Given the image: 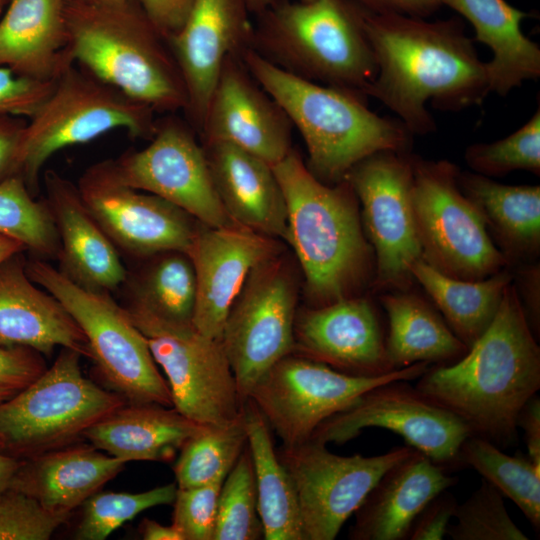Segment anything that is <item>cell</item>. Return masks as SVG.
Returning <instances> with one entry per match:
<instances>
[{"label": "cell", "mask_w": 540, "mask_h": 540, "mask_svg": "<svg viewBox=\"0 0 540 540\" xmlns=\"http://www.w3.org/2000/svg\"><path fill=\"white\" fill-rule=\"evenodd\" d=\"M241 58L303 137L306 165L322 182H340L354 165L374 153L409 150L412 134L404 124L374 113L365 97L295 76L251 48Z\"/></svg>", "instance_id": "277c9868"}, {"label": "cell", "mask_w": 540, "mask_h": 540, "mask_svg": "<svg viewBox=\"0 0 540 540\" xmlns=\"http://www.w3.org/2000/svg\"><path fill=\"white\" fill-rule=\"evenodd\" d=\"M22 252L0 264V346L50 354L69 348L90 358L86 337L61 304L27 275Z\"/></svg>", "instance_id": "cb8c5ba5"}, {"label": "cell", "mask_w": 540, "mask_h": 540, "mask_svg": "<svg viewBox=\"0 0 540 540\" xmlns=\"http://www.w3.org/2000/svg\"><path fill=\"white\" fill-rule=\"evenodd\" d=\"M259 539H264V532L258 512L253 461L247 444L220 488L213 540Z\"/></svg>", "instance_id": "f35d334b"}, {"label": "cell", "mask_w": 540, "mask_h": 540, "mask_svg": "<svg viewBox=\"0 0 540 540\" xmlns=\"http://www.w3.org/2000/svg\"><path fill=\"white\" fill-rule=\"evenodd\" d=\"M79 194L114 245L136 256L188 254L199 222L174 204L119 180L111 160L81 175Z\"/></svg>", "instance_id": "ac0fdd59"}, {"label": "cell", "mask_w": 540, "mask_h": 540, "mask_svg": "<svg viewBox=\"0 0 540 540\" xmlns=\"http://www.w3.org/2000/svg\"><path fill=\"white\" fill-rule=\"evenodd\" d=\"M413 450L389 467L355 511L351 540H405L423 507L458 478Z\"/></svg>", "instance_id": "d4e9b609"}, {"label": "cell", "mask_w": 540, "mask_h": 540, "mask_svg": "<svg viewBox=\"0 0 540 540\" xmlns=\"http://www.w3.org/2000/svg\"><path fill=\"white\" fill-rule=\"evenodd\" d=\"M462 466L476 470L483 479L512 500L535 531L540 530V466L518 452L510 456L484 438L470 435L461 446Z\"/></svg>", "instance_id": "e575fe53"}, {"label": "cell", "mask_w": 540, "mask_h": 540, "mask_svg": "<svg viewBox=\"0 0 540 540\" xmlns=\"http://www.w3.org/2000/svg\"><path fill=\"white\" fill-rule=\"evenodd\" d=\"M293 125L246 68L229 56L209 100L199 134L203 144L227 143L275 165L293 149Z\"/></svg>", "instance_id": "d6986e66"}, {"label": "cell", "mask_w": 540, "mask_h": 540, "mask_svg": "<svg viewBox=\"0 0 540 540\" xmlns=\"http://www.w3.org/2000/svg\"><path fill=\"white\" fill-rule=\"evenodd\" d=\"M177 491L176 482L139 492H97L81 506L82 513L74 538L104 540L124 523L142 511L172 504Z\"/></svg>", "instance_id": "ab89813d"}, {"label": "cell", "mask_w": 540, "mask_h": 540, "mask_svg": "<svg viewBox=\"0 0 540 540\" xmlns=\"http://www.w3.org/2000/svg\"><path fill=\"white\" fill-rule=\"evenodd\" d=\"M373 13H397L426 18L441 6V0H350Z\"/></svg>", "instance_id": "f907efd6"}, {"label": "cell", "mask_w": 540, "mask_h": 540, "mask_svg": "<svg viewBox=\"0 0 540 540\" xmlns=\"http://www.w3.org/2000/svg\"><path fill=\"white\" fill-rule=\"evenodd\" d=\"M189 123L169 117L157 121L150 143L111 160L124 184L154 194L209 227L238 225L216 192L203 146Z\"/></svg>", "instance_id": "e0dca14e"}, {"label": "cell", "mask_w": 540, "mask_h": 540, "mask_svg": "<svg viewBox=\"0 0 540 540\" xmlns=\"http://www.w3.org/2000/svg\"><path fill=\"white\" fill-rule=\"evenodd\" d=\"M361 13L377 63L365 95L389 108L412 135L435 131L428 103L458 111L481 104L490 93L486 64L459 18Z\"/></svg>", "instance_id": "6da1fadb"}, {"label": "cell", "mask_w": 540, "mask_h": 540, "mask_svg": "<svg viewBox=\"0 0 540 540\" xmlns=\"http://www.w3.org/2000/svg\"><path fill=\"white\" fill-rule=\"evenodd\" d=\"M468 166L487 177H500L515 170L540 174V109L509 136L490 143H475L464 153Z\"/></svg>", "instance_id": "60d3db41"}, {"label": "cell", "mask_w": 540, "mask_h": 540, "mask_svg": "<svg viewBox=\"0 0 540 540\" xmlns=\"http://www.w3.org/2000/svg\"><path fill=\"white\" fill-rule=\"evenodd\" d=\"M24 124L14 116L0 115V182L17 175V151Z\"/></svg>", "instance_id": "681fc988"}, {"label": "cell", "mask_w": 540, "mask_h": 540, "mask_svg": "<svg viewBox=\"0 0 540 540\" xmlns=\"http://www.w3.org/2000/svg\"><path fill=\"white\" fill-rule=\"evenodd\" d=\"M55 81H40L0 67V115L31 117L52 92Z\"/></svg>", "instance_id": "f6af8a7d"}, {"label": "cell", "mask_w": 540, "mask_h": 540, "mask_svg": "<svg viewBox=\"0 0 540 540\" xmlns=\"http://www.w3.org/2000/svg\"><path fill=\"white\" fill-rule=\"evenodd\" d=\"M250 14L247 0H195L181 29L167 39L187 91L184 113L198 133L225 60L250 48Z\"/></svg>", "instance_id": "ffe728a7"}, {"label": "cell", "mask_w": 540, "mask_h": 540, "mask_svg": "<svg viewBox=\"0 0 540 540\" xmlns=\"http://www.w3.org/2000/svg\"><path fill=\"white\" fill-rule=\"evenodd\" d=\"M21 462L22 459L14 457L0 448V494L10 487Z\"/></svg>", "instance_id": "db71d44e"}, {"label": "cell", "mask_w": 540, "mask_h": 540, "mask_svg": "<svg viewBox=\"0 0 540 540\" xmlns=\"http://www.w3.org/2000/svg\"><path fill=\"white\" fill-rule=\"evenodd\" d=\"M430 366L418 362L378 377L353 376L291 353L275 363L256 383L250 399L283 446L310 439L316 428L350 406L374 386L392 380L418 379Z\"/></svg>", "instance_id": "7c38bea8"}, {"label": "cell", "mask_w": 540, "mask_h": 540, "mask_svg": "<svg viewBox=\"0 0 540 540\" xmlns=\"http://www.w3.org/2000/svg\"><path fill=\"white\" fill-rule=\"evenodd\" d=\"M162 254L136 283L131 300L164 319L192 323L196 277L191 259L179 251Z\"/></svg>", "instance_id": "8d00e7d4"}, {"label": "cell", "mask_w": 540, "mask_h": 540, "mask_svg": "<svg viewBox=\"0 0 540 540\" xmlns=\"http://www.w3.org/2000/svg\"><path fill=\"white\" fill-rule=\"evenodd\" d=\"M413 450L400 446L365 457L334 454L312 439L282 445L277 454L296 491L304 539H335L382 474Z\"/></svg>", "instance_id": "2e32d148"}, {"label": "cell", "mask_w": 540, "mask_h": 540, "mask_svg": "<svg viewBox=\"0 0 540 540\" xmlns=\"http://www.w3.org/2000/svg\"><path fill=\"white\" fill-rule=\"evenodd\" d=\"M125 308L166 375L175 409L205 426L228 425L242 416L244 403L220 340L135 301Z\"/></svg>", "instance_id": "8fae6325"}, {"label": "cell", "mask_w": 540, "mask_h": 540, "mask_svg": "<svg viewBox=\"0 0 540 540\" xmlns=\"http://www.w3.org/2000/svg\"><path fill=\"white\" fill-rule=\"evenodd\" d=\"M389 321L386 352L393 369L418 362L450 364L465 355L467 346L422 297L389 291L380 297Z\"/></svg>", "instance_id": "1f68e13d"}, {"label": "cell", "mask_w": 540, "mask_h": 540, "mask_svg": "<svg viewBox=\"0 0 540 540\" xmlns=\"http://www.w3.org/2000/svg\"><path fill=\"white\" fill-rule=\"evenodd\" d=\"M44 200L59 237L60 271L77 285L110 292L127 273L113 242L84 204L77 185L49 169L44 172Z\"/></svg>", "instance_id": "603a6c76"}, {"label": "cell", "mask_w": 540, "mask_h": 540, "mask_svg": "<svg viewBox=\"0 0 540 540\" xmlns=\"http://www.w3.org/2000/svg\"><path fill=\"white\" fill-rule=\"evenodd\" d=\"M516 425L524 432L527 456L535 465L540 466V398L537 394L522 407Z\"/></svg>", "instance_id": "816d5d0a"}, {"label": "cell", "mask_w": 540, "mask_h": 540, "mask_svg": "<svg viewBox=\"0 0 540 540\" xmlns=\"http://www.w3.org/2000/svg\"><path fill=\"white\" fill-rule=\"evenodd\" d=\"M25 269L79 325L90 358L112 391L129 404L173 407L168 383L158 371L144 335L109 292L85 289L41 259L26 261Z\"/></svg>", "instance_id": "9c48e42d"}, {"label": "cell", "mask_w": 540, "mask_h": 540, "mask_svg": "<svg viewBox=\"0 0 540 540\" xmlns=\"http://www.w3.org/2000/svg\"><path fill=\"white\" fill-rule=\"evenodd\" d=\"M223 481L192 488H177L172 503L171 525L182 540H213Z\"/></svg>", "instance_id": "ee69618b"}, {"label": "cell", "mask_w": 540, "mask_h": 540, "mask_svg": "<svg viewBox=\"0 0 540 540\" xmlns=\"http://www.w3.org/2000/svg\"><path fill=\"white\" fill-rule=\"evenodd\" d=\"M24 250L26 248L21 242L0 234V264Z\"/></svg>", "instance_id": "11a10c76"}, {"label": "cell", "mask_w": 540, "mask_h": 540, "mask_svg": "<svg viewBox=\"0 0 540 540\" xmlns=\"http://www.w3.org/2000/svg\"><path fill=\"white\" fill-rule=\"evenodd\" d=\"M370 427L397 433L448 471L463 467L461 446L471 435L463 421L429 400L408 380H392L372 387L323 421L310 439L325 445L344 444Z\"/></svg>", "instance_id": "9a60e30c"}, {"label": "cell", "mask_w": 540, "mask_h": 540, "mask_svg": "<svg viewBox=\"0 0 540 540\" xmlns=\"http://www.w3.org/2000/svg\"><path fill=\"white\" fill-rule=\"evenodd\" d=\"M247 445L242 416L224 426H206L179 450L173 466L177 488L223 481Z\"/></svg>", "instance_id": "d590c367"}, {"label": "cell", "mask_w": 540, "mask_h": 540, "mask_svg": "<svg viewBox=\"0 0 540 540\" xmlns=\"http://www.w3.org/2000/svg\"><path fill=\"white\" fill-rule=\"evenodd\" d=\"M69 0H10L0 20V67L55 81L71 64L66 27Z\"/></svg>", "instance_id": "4316f807"}, {"label": "cell", "mask_w": 540, "mask_h": 540, "mask_svg": "<svg viewBox=\"0 0 540 540\" xmlns=\"http://www.w3.org/2000/svg\"><path fill=\"white\" fill-rule=\"evenodd\" d=\"M156 113L73 62L55 80L50 95L29 117L17 151V175L34 195L48 159L66 147L90 142L114 129L150 139Z\"/></svg>", "instance_id": "52a82bcc"}, {"label": "cell", "mask_w": 540, "mask_h": 540, "mask_svg": "<svg viewBox=\"0 0 540 540\" xmlns=\"http://www.w3.org/2000/svg\"><path fill=\"white\" fill-rule=\"evenodd\" d=\"M218 197L236 224L287 237V208L272 165L227 143L203 144Z\"/></svg>", "instance_id": "484cf974"}, {"label": "cell", "mask_w": 540, "mask_h": 540, "mask_svg": "<svg viewBox=\"0 0 540 540\" xmlns=\"http://www.w3.org/2000/svg\"><path fill=\"white\" fill-rule=\"evenodd\" d=\"M139 528L144 540H182L172 525H162L151 519H144Z\"/></svg>", "instance_id": "f5cc1de1"}, {"label": "cell", "mask_w": 540, "mask_h": 540, "mask_svg": "<svg viewBox=\"0 0 540 540\" xmlns=\"http://www.w3.org/2000/svg\"><path fill=\"white\" fill-rule=\"evenodd\" d=\"M446 535L453 540H528L513 522L504 496L482 478L479 487L462 504H457Z\"/></svg>", "instance_id": "b9f144b4"}, {"label": "cell", "mask_w": 540, "mask_h": 540, "mask_svg": "<svg viewBox=\"0 0 540 540\" xmlns=\"http://www.w3.org/2000/svg\"><path fill=\"white\" fill-rule=\"evenodd\" d=\"M411 273L468 349L494 319L505 289L514 278L507 267L480 280L457 279L441 273L422 259L413 264Z\"/></svg>", "instance_id": "836d02e7"}, {"label": "cell", "mask_w": 540, "mask_h": 540, "mask_svg": "<svg viewBox=\"0 0 540 540\" xmlns=\"http://www.w3.org/2000/svg\"><path fill=\"white\" fill-rule=\"evenodd\" d=\"M82 355L62 348L51 367L34 382L0 402V448L31 458L72 445L92 425L126 400L86 378Z\"/></svg>", "instance_id": "ba28073f"}, {"label": "cell", "mask_w": 540, "mask_h": 540, "mask_svg": "<svg viewBox=\"0 0 540 540\" xmlns=\"http://www.w3.org/2000/svg\"><path fill=\"white\" fill-rule=\"evenodd\" d=\"M345 179L362 206L364 233L375 259L374 288L408 290L414 282L411 267L422 257L411 202V154L374 153L354 165Z\"/></svg>", "instance_id": "5bb4252c"}, {"label": "cell", "mask_w": 540, "mask_h": 540, "mask_svg": "<svg viewBox=\"0 0 540 540\" xmlns=\"http://www.w3.org/2000/svg\"><path fill=\"white\" fill-rule=\"evenodd\" d=\"M17 392L18 391H15L13 389L0 386V402L9 399L10 397H12Z\"/></svg>", "instance_id": "680465c9"}, {"label": "cell", "mask_w": 540, "mask_h": 540, "mask_svg": "<svg viewBox=\"0 0 540 540\" xmlns=\"http://www.w3.org/2000/svg\"><path fill=\"white\" fill-rule=\"evenodd\" d=\"M87 3H91L99 6H108V7H121L127 6L132 3L138 2V0H82Z\"/></svg>", "instance_id": "9f6ffc18"}, {"label": "cell", "mask_w": 540, "mask_h": 540, "mask_svg": "<svg viewBox=\"0 0 540 540\" xmlns=\"http://www.w3.org/2000/svg\"><path fill=\"white\" fill-rule=\"evenodd\" d=\"M7 0H0V9L2 8V6L6 3Z\"/></svg>", "instance_id": "91938a15"}, {"label": "cell", "mask_w": 540, "mask_h": 540, "mask_svg": "<svg viewBox=\"0 0 540 540\" xmlns=\"http://www.w3.org/2000/svg\"><path fill=\"white\" fill-rule=\"evenodd\" d=\"M278 254L272 237L240 225L209 227L199 222L187 254L196 277L192 325L220 340L227 314L251 270Z\"/></svg>", "instance_id": "44dd1931"}, {"label": "cell", "mask_w": 540, "mask_h": 540, "mask_svg": "<svg viewBox=\"0 0 540 540\" xmlns=\"http://www.w3.org/2000/svg\"><path fill=\"white\" fill-rule=\"evenodd\" d=\"M205 427L174 407L126 403L88 428L83 438L125 463L170 462Z\"/></svg>", "instance_id": "f1b7e54d"}, {"label": "cell", "mask_w": 540, "mask_h": 540, "mask_svg": "<svg viewBox=\"0 0 540 540\" xmlns=\"http://www.w3.org/2000/svg\"><path fill=\"white\" fill-rule=\"evenodd\" d=\"M457 500L447 490L432 498L415 517L407 539L441 540L453 519Z\"/></svg>", "instance_id": "7dc6e473"}, {"label": "cell", "mask_w": 540, "mask_h": 540, "mask_svg": "<svg viewBox=\"0 0 540 540\" xmlns=\"http://www.w3.org/2000/svg\"><path fill=\"white\" fill-rule=\"evenodd\" d=\"M415 387L463 421L471 435L498 447L515 444L518 414L540 389V348L513 283L465 355L430 365Z\"/></svg>", "instance_id": "7a4b0ae2"}, {"label": "cell", "mask_w": 540, "mask_h": 540, "mask_svg": "<svg viewBox=\"0 0 540 540\" xmlns=\"http://www.w3.org/2000/svg\"><path fill=\"white\" fill-rule=\"evenodd\" d=\"M257 16L252 50L295 76L366 98L377 63L358 5L274 0Z\"/></svg>", "instance_id": "5b68a950"}, {"label": "cell", "mask_w": 540, "mask_h": 540, "mask_svg": "<svg viewBox=\"0 0 540 540\" xmlns=\"http://www.w3.org/2000/svg\"><path fill=\"white\" fill-rule=\"evenodd\" d=\"M66 27L75 63L155 113L184 112L179 66L139 2L108 7L69 0Z\"/></svg>", "instance_id": "8992f818"}, {"label": "cell", "mask_w": 540, "mask_h": 540, "mask_svg": "<svg viewBox=\"0 0 540 540\" xmlns=\"http://www.w3.org/2000/svg\"><path fill=\"white\" fill-rule=\"evenodd\" d=\"M0 234L42 258L58 256L60 243L51 213L45 201L33 198L19 175L0 182Z\"/></svg>", "instance_id": "74e56055"}, {"label": "cell", "mask_w": 540, "mask_h": 540, "mask_svg": "<svg viewBox=\"0 0 540 540\" xmlns=\"http://www.w3.org/2000/svg\"><path fill=\"white\" fill-rule=\"evenodd\" d=\"M46 369L41 353L27 347L0 346V386L20 391Z\"/></svg>", "instance_id": "bcb514c9"}, {"label": "cell", "mask_w": 540, "mask_h": 540, "mask_svg": "<svg viewBox=\"0 0 540 540\" xmlns=\"http://www.w3.org/2000/svg\"><path fill=\"white\" fill-rule=\"evenodd\" d=\"M411 163V202L421 259L447 276L472 281L509 267L479 210L461 191L459 167L412 154Z\"/></svg>", "instance_id": "30bf717a"}, {"label": "cell", "mask_w": 540, "mask_h": 540, "mask_svg": "<svg viewBox=\"0 0 540 540\" xmlns=\"http://www.w3.org/2000/svg\"><path fill=\"white\" fill-rule=\"evenodd\" d=\"M127 463L93 445H69L22 459L9 488L55 513L71 514Z\"/></svg>", "instance_id": "83f0119b"}, {"label": "cell", "mask_w": 540, "mask_h": 540, "mask_svg": "<svg viewBox=\"0 0 540 540\" xmlns=\"http://www.w3.org/2000/svg\"><path fill=\"white\" fill-rule=\"evenodd\" d=\"M300 1H310V0H300Z\"/></svg>", "instance_id": "94428289"}, {"label": "cell", "mask_w": 540, "mask_h": 540, "mask_svg": "<svg viewBox=\"0 0 540 540\" xmlns=\"http://www.w3.org/2000/svg\"><path fill=\"white\" fill-rule=\"evenodd\" d=\"M274 0H247L248 7L251 14L259 15L267 7H269Z\"/></svg>", "instance_id": "6f0895ef"}, {"label": "cell", "mask_w": 540, "mask_h": 540, "mask_svg": "<svg viewBox=\"0 0 540 540\" xmlns=\"http://www.w3.org/2000/svg\"><path fill=\"white\" fill-rule=\"evenodd\" d=\"M461 191L482 215L499 249L512 261L527 260L540 249V187L505 185L490 177L459 170Z\"/></svg>", "instance_id": "4dcf8cb0"}, {"label": "cell", "mask_w": 540, "mask_h": 540, "mask_svg": "<svg viewBox=\"0 0 540 540\" xmlns=\"http://www.w3.org/2000/svg\"><path fill=\"white\" fill-rule=\"evenodd\" d=\"M296 305L297 286L278 256L251 270L220 337L243 403L259 379L293 353Z\"/></svg>", "instance_id": "4fadbf2b"}, {"label": "cell", "mask_w": 540, "mask_h": 540, "mask_svg": "<svg viewBox=\"0 0 540 540\" xmlns=\"http://www.w3.org/2000/svg\"><path fill=\"white\" fill-rule=\"evenodd\" d=\"M69 517L21 491L8 488L0 494V540H48Z\"/></svg>", "instance_id": "7bdbcfd3"}, {"label": "cell", "mask_w": 540, "mask_h": 540, "mask_svg": "<svg viewBox=\"0 0 540 540\" xmlns=\"http://www.w3.org/2000/svg\"><path fill=\"white\" fill-rule=\"evenodd\" d=\"M474 28L475 40L493 54L485 63L490 93L506 96L525 81L540 76V48L522 31L529 16L505 0H441Z\"/></svg>", "instance_id": "f546056e"}, {"label": "cell", "mask_w": 540, "mask_h": 540, "mask_svg": "<svg viewBox=\"0 0 540 540\" xmlns=\"http://www.w3.org/2000/svg\"><path fill=\"white\" fill-rule=\"evenodd\" d=\"M243 417L264 540H305L296 491L279 460L270 426L250 399L244 402Z\"/></svg>", "instance_id": "d6a6232c"}, {"label": "cell", "mask_w": 540, "mask_h": 540, "mask_svg": "<svg viewBox=\"0 0 540 540\" xmlns=\"http://www.w3.org/2000/svg\"><path fill=\"white\" fill-rule=\"evenodd\" d=\"M272 167L287 208L286 241L315 307L352 297L373 273L374 255L350 183L322 182L294 149Z\"/></svg>", "instance_id": "3957f363"}, {"label": "cell", "mask_w": 540, "mask_h": 540, "mask_svg": "<svg viewBox=\"0 0 540 540\" xmlns=\"http://www.w3.org/2000/svg\"><path fill=\"white\" fill-rule=\"evenodd\" d=\"M195 0H138L149 21L167 40L185 23Z\"/></svg>", "instance_id": "c3c4849f"}, {"label": "cell", "mask_w": 540, "mask_h": 540, "mask_svg": "<svg viewBox=\"0 0 540 540\" xmlns=\"http://www.w3.org/2000/svg\"><path fill=\"white\" fill-rule=\"evenodd\" d=\"M293 353L353 376L378 377L395 371L377 313L363 297L297 312Z\"/></svg>", "instance_id": "7402d4cb"}]
</instances>
